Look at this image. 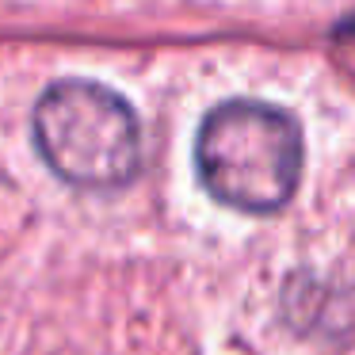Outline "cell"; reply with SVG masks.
<instances>
[{"label": "cell", "instance_id": "6da1fadb", "mask_svg": "<svg viewBox=\"0 0 355 355\" xmlns=\"http://www.w3.org/2000/svg\"><path fill=\"white\" fill-rule=\"evenodd\" d=\"M195 164L207 191L225 207L268 214L298 187L302 130L271 103H222L199 126Z\"/></svg>", "mask_w": 355, "mask_h": 355}, {"label": "cell", "instance_id": "3957f363", "mask_svg": "<svg viewBox=\"0 0 355 355\" xmlns=\"http://www.w3.org/2000/svg\"><path fill=\"white\" fill-rule=\"evenodd\" d=\"M344 35H347V39H355V16L347 19V24H340V39H344Z\"/></svg>", "mask_w": 355, "mask_h": 355}, {"label": "cell", "instance_id": "7a4b0ae2", "mask_svg": "<svg viewBox=\"0 0 355 355\" xmlns=\"http://www.w3.org/2000/svg\"><path fill=\"white\" fill-rule=\"evenodd\" d=\"M39 153L77 187H119L138 172L141 130L130 103L96 80H58L35 107Z\"/></svg>", "mask_w": 355, "mask_h": 355}]
</instances>
